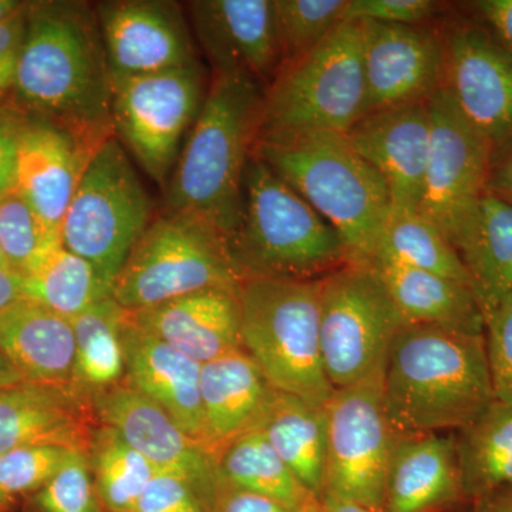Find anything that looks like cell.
Returning <instances> with one entry per match:
<instances>
[{"mask_svg": "<svg viewBox=\"0 0 512 512\" xmlns=\"http://www.w3.org/2000/svg\"><path fill=\"white\" fill-rule=\"evenodd\" d=\"M318 512H377L365 505L336 497L332 494H323L320 497Z\"/></svg>", "mask_w": 512, "mask_h": 512, "instance_id": "cell-50", "label": "cell"}, {"mask_svg": "<svg viewBox=\"0 0 512 512\" xmlns=\"http://www.w3.org/2000/svg\"><path fill=\"white\" fill-rule=\"evenodd\" d=\"M441 29L440 89L487 143L494 161L512 147V56L471 16H454Z\"/></svg>", "mask_w": 512, "mask_h": 512, "instance_id": "cell-13", "label": "cell"}, {"mask_svg": "<svg viewBox=\"0 0 512 512\" xmlns=\"http://www.w3.org/2000/svg\"><path fill=\"white\" fill-rule=\"evenodd\" d=\"M458 464L470 503L512 488V404H490L454 433Z\"/></svg>", "mask_w": 512, "mask_h": 512, "instance_id": "cell-31", "label": "cell"}, {"mask_svg": "<svg viewBox=\"0 0 512 512\" xmlns=\"http://www.w3.org/2000/svg\"><path fill=\"white\" fill-rule=\"evenodd\" d=\"M252 156L338 232L352 264L370 265L392 212L383 178L340 133H306L255 143Z\"/></svg>", "mask_w": 512, "mask_h": 512, "instance_id": "cell-4", "label": "cell"}, {"mask_svg": "<svg viewBox=\"0 0 512 512\" xmlns=\"http://www.w3.org/2000/svg\"><path fill=\"white\" fill-rule=\"evenodd\" d=\"M456 251L485 316L512 293V205L485 191Z\"/></svg>", "mask_w": 512, "mask_h": 512, "instance_id": "cell-28", "label": "cell"}, {"mask_svg": "<svg viewBox=\"0 0 512 512\" xmlns=\"http://www.w3.org/2000/svg\"><path fill=\"white\" fill-rule=\"evenodd\" d=\"M12 501L13 498L6 494L5 491L2 490V487H0V512L8 511Z\"/></svg>", "mask_w": 512, "mask_h": 512, "instance_id": "cell-53", "label": "cell"}, {"mask_svg": "<svg viewBox=\"0 0 512 512\" xmlns=\"http://www.w3.org/2000/svg\"><path fill=\"white\" fill-rule=\"evenodd\" d=\"M328 417L325 493L382 512L384 487L399 434L384 410L382 382L336 389Z\"/></svg>", "mask_w": 512, "mask_h": 512, "instance_id": "cell-12", "label": "cell"}, {"mask_svg": "<svg viewBox=\"0 0 512 512\" xmlns=\"http://www.w3.org/2000/svg\"><path fill=\"white\" fill-rule=\"evenodd\" d=\"M238 288L205 289L151 308L126 311V316L137 328L204 365L241 349Z\"/></svg>", "mask_w": 512, "mask_h": 512, "instance_id": "cell-23", "label": "cell"}, {"mask_svg": "<svg viewBox=\"0 0 512 512\" xmlns=\"http://www.w3.org/2000/svg\"><path fill=\"white\" fill-rule=\"evenodd\" d=\"M23 299L22 276L8 268H0V311Z\"/></svg>", "mask_w": 512, "mask_h": 512, "instance_id": "cell-48", "label": "cell"}, {"mask_svg": "<svg viewBox=\"0 0 512 512\" xmlns=\"http://www.w3.org/2000/svg\"><path fill=\"white\" fill-rule=\"evenodd\" d=\"M22 382H26L25 377L20 375L19 370L13 366L8 356L0 349V389Z\"/></svg>", "mask_w": 512, "mask_h": 512, "instance_id": "cell-51", "label": "cell"}, {"mask_svg": "<svg viewBox=\"0 0 512 512\" xmlns=\"http://www.w3.org/2000/svg\"><path fill=\"white\" fill-rule=\"evenodd\" d=\"M92 404L101 424L119 431L158 471L187 481L208 512L214 510L222 485L217 460L161 407L127 382L93 393Z\"/></svg>", "mask_w": 512, "mask_h": 512, "instance_id": "cell-15", "label": "cell"}, {"mask_svg": "<svg viewBox=\"0 0 512 512\" xmlns=\"http://www.w3.org/2000/svg\"><path fill=\"white\" fill-rule=\"evenodd\" d=\"M87 457L97 497L107 512L133 511L144 488L160 473L119 431L104 424L94 430Z\"/></svg>", "mask_w": 512, "mask_h": 512, "instance_id": "cell-35", "label": "cell"}, {"mask_svg": "<svg viewBox=\"0 0 512 512\" xmlns=\"http://www.w3.org/2000/svg\"><path fill=\"white\" fill-rule=\"evenodd\" d=\"M70 451L62 447L30 446L0 454V487L12 498L37 493L56 476Z\"/></svg>", "mask_w": 512, "mask_h": 512, "instance_id": "cell-39", "label": "cell"}, {"mask_svg": "<svg viewBox=\"0 0 512 512\" xmlns=\"http://www.w3.org/2000/svg\"><path fill=\"white\" fill-rule=\"evenodd\" d=\"M365 111L362 23L342 22L312 52L281 69L265 90L258 140L346 134Z\"/></svg>", "mask_w": 512, "mask_h": 512, "instance_id": "cell-7", "label": "cell"}, {"mask_svg": "<svg viewBox=\"0 0 512 512\" xmlns=\"http://www.w3.org/2000/svg\"><path fill=\"white\" fill-rule=\"evenodd\" d=\"M431 144L419 211L454 248L487 191L493 153L443 90L430 97Z\"/></svg>", "mask_w": 512, "mask_h": 512, "instance_id": "cell-14", "label": "cell"}, {"mask_svg": "<svg viewBox=\"0 0 512 512\" xmlns=\"http://www.w3.org/2000/svg\"><path fill=\"white\" fill-rule=\"evenodd\" d=\"M70 323L76 340L73 387L92 397L93 393L120 383L126 377L123 346L126 311L109 296Z\"/></svg>", "mask_w": 512, "mask_h": 512, "instance_id": "cell-32", "label": "cell"}, {"mask_svg": "<svg viewBox=\"0 0 512 512\" xmlns=\"http://www.w3.org/2000/svg\"><path fill=\"white\" fill-rule=\"evenodd\" d=\"M484 336L495 400L512 404V293L485 315Z\"/></svg>", "mask_w": 512, "mask_h": 512, "instance_id": "cell-40", "label": "cell"}, {"mask_svg": "<svg viewBox=\"0 0 512 512\" xmlns=\"http://www.w3.org/2000/svg\"><path fill=\"white\" fill-rule=\"evenodd\" d=\"M242 200L238 227L227 242L241 282L318 281L352 264L338 232L254 156L245 171Z\"/></svg>", "mask_w": 512, "mask_h": 512, "instance_id": "cell-5", "label": "cell"}, {"mask_svg": "<svg viewBox=\"0 0 512 512\" xmlns=\"http://www.w3.org/2000/svg\"><path fill=\"white\" fill-rule=\"evenodd\" d=\"M0 268H8V266L5 264V259H3L2 252H0Z\"/></svg>", "mask_w": 512, "mask_h": 512, "instance_id": "cell-54", "label": "cell"}, {"mask_svg": "<svg viewBox=\"0 0 512 512\" xmlns=\"http://www.w3.org/2000/svg\"><path fill=\"white\" fill-rule=\"evenodd\" d=\"M202 63L113 77L114 136L141 170L165 188L210 89Z\"/></svg>", "mask_w": 512, "mask_h": 512, "instance_id": "cell-11", "label": "cell"}, {"mask_svg": "<svg viewBox=\"0 0 512 512\" xmlns=\"http://www.w3.org/2000/svg\"><path fill=\"white\" fill-rule=\"evenodd\" d=\"M239 285L227 239L210 222L190 212L163 211L134 245L111 296L131 312Z\"/></svg>", "mask_w": 512, "mask_h": 512, "instance_id": "cell-8", "label": "cell"}, {"mask_svg": "<svg viewBox=\"0 0 512 512\" xmlns=\"http://www.w3.org/2000/svg\"><path fill=\"white\" fill-rule=\"evenodd\" d=\"M29 2L22 0H0V26L28 8Z\"/></svg>", "mask_w": 512, "mask_h": 512, "instance_id": "cell-52", "label": "cell"}, {"mask_svg": "<svg viewBox=\"0 0 512 512\" xmlns=\"http://www.w3.org/2000/svg\"><path fill=\"white\" fill-rule=\"evenodd\" d=\"M282 69L312 52L343 22L348 0H274Z\"/></svg>", "mask_w": 512, "mask_h": 512, "instance_id": "cell-36", "label": "cell"}, {"mask_svg": "<svg viewBox=\"0 0 512 512\" xmlns=\"http://www.w3.org/2000/svg\"><path fill=\"white\" fill-rule=\"evenodd\" d=\"M345 136L383 178L392 211L419 210L431 144L429 100L366 114Z\"/></svg>", "mask_w": 512, "mask_h": 512, "instance_id": "cell-19", "label": "cell"}, {"mask_svg": "<svg viewBox=\"0 0 512 512\" xmlns=\"http://www.w3.org/2000/svg\"><path fill=\"white\" fill-rule=\"evenodd\" d=\"M318 281L245 279L238 295L241 348L268 383L325 407L335 389L320 350Z\"/></svg>", "mask_w": 512, "mask_h": 512, "instance_id": "cell-6", "label": "cell"}, {"mask_svg": "<svg viewBox=\"0 0 512 512\" xmlns=\"http://www.w3.org/2000/svg\"><path fill=\"white\" fill-rule=\"evenodd\" d=\"M468 9L512 56V0H478L468 3Z\"/></svg>", "mask_w": 512, "mask_h": 512, "instance_id": "cell-45", "label": "cell"}, {"mask_svg": "<svg viewBox=\"0 0 512 512\" xmlns=\"http://www.w3.org/2000/svg\"><path fill=\"white\" fill-rule=\"evenodd\" d=\"M377 258L392 259L410 268L453 279L473 289L456 248L419 211L390 212L377 245Z\"/></svg>", "mask_w": 512, "mask_h": 512, "instance_id": "cell-34", "label": "cell"}, {"mask_svg": "<svg viewBox=\"0 0 512 512\" xmlns=\"http://www.w3.org/2000/svg\"><path fill=\"white\" fill-rule=\"evenodd\" d=\"M154 220L153 201L116 136L94 153L64 215V248L96 268L104 285L114 282L141 235Z\"/></svg>", "mask_w": 512, "mask_h": 512, "instance_id": "cell-9", "label": "cell"}, {"mask_svg": "<svg viewBox=\"0 0 512 512\" xmlns=\"http://www.w3.org/2000/svg\"><path fill=\"white\" fill-rule=\"evenodd\" d=\"M200 390L205 448L215 460L232 441L261 427L275 393L242 348L204 363Z\"/></svg>", "mask_w": 512, "mask_h": 512, "instance_id": "cell-25", "label": "cell"}, {"mask_svg": "<svg viewBox=\"0 0 512 512\" xmlns=\"http://www.w3.org/2000/svg\"><path fill=\"white\" fill-rule=\"evenodd\" d=\"M454 433L399 436L382 512H470Z\"/></svg>", "mask_w": 512, "mask_h": 512, "instance_id": "cell-22", "label": "cell"}, {"mask_svg": "<svg viewBox=\"0 0 512 512\" xmlns=\"http://www.w3.org/2000/svg\"><path fill=\"white\" fill-rule=\"evenodd\" d=\"M20 276L23 298L69 320L111 296L96 268L62 244L46 252Z\"/></svg>", "mask_w": 512, "mask_h": 512, "instance_id": "cell-33", "label": "cell"}, {"mask_svg": "<svg viewBox=\"0 0 512 512\" xmlns=\"http://www.w3.org/2000/svg\"><path fill=\"white\" fill-rule=\"evenodd\" d=\"M323 367L333 389L383 382L397 332L409 325L372 265L348 264L318 281Z\"/></svg>", "mask_w": 512, "mask_h": 512, "instance_id": "cell-10", "label": "cell"}, {"mask_svg": "<svg viewBox=\"0 0 512 512\" xmlns=\"http://www.w3.org/2000/svg\"><path fill=\"white\" fill-rule=\"evenodd\" d=\"M26 117L12 101L0 104V197L15 187L19 137Z\"/></svg>", "mask_w": 512, "mask_h": 512, "instance_id": "cell-44", "label": "cell"}, {"mask_svg": "<svg viewBox=\"0 0 512 512\" xmlns=\"http://www.w3.org/2000/svg\"><path fill=\"white\" fill-rule=\"evenodd\" d=\"M431 0H348L343 22H376L383 25H431L440 12Z\"/></svg>", "mask_w": 512, "mask_h": 512, "instance_id": "cell-41", "label": "cell"}, {"mask_svg": "<svg viewBox=\"0 0 512 512\" xmlns=\"http://www.w3.org/2000/svg\"><path fill=\"white\" fill-rule=\"evenodd\" d=\"M370 265L407 323L484 335V312L470 286L392 259L377 258Z\"/></svg>", "mask_w": 512, "mask_h": 512, "instance_id": "cell-27", "label": "cell"}, {"mask_svg": "<svg viewBox=\"0 0 512 512\" xmlns=\"http://www.w3.org/2000/svg\"><path fill=\"white\" fill-rule=\"evenodd\" d=\"M92 397L73 386L22 382L0 389V454L30 446L87 453L92 443Z\"/></svg>", "mask_w": 512, "mask_h": 512, "instance_id": "cell-20", "label": "cell"}, {"mask_svg": "<svg viewBox=\"0 0 512 512\" xmlns=\"http://www.w3.org/2000/svg\"><path fill=\"white\" fill-rule=\"evenodd\" d=\"M62 239L16 190L0 197V252L10 271L22 275Z\"/></svg>", "mask_w": 512, "mask_h": 512, "instance_id": "cell-37", "label": "cell"}, {"mask_svg": "<svg viewBox=\"0 0 512 512\" xmlns=\"http://www.w3.org/2000/svg\"><path fill=\"white\" fill-rule=\"evenodd\" d=\"M96 151L56 124L26 117L13 190L59 235L74 192Z\"/></svg>", "mask_w": 512, "mask_h": 512, "instance_id": "cell-21", "label": "cell"}, {"mask_svg": "<svg viewBox=\"0 0 512 512\" xmlns=\"http://www.w3.org/2000/svg\"><path fill=\"white\" fill-rule=\"evenodd\" d=\"M123 346L126 382L161 407L188 437L205 448L201 363L137 328L127 316Z\"/></svg>", "mask_w": 512, "mask_h": 512, "instance_id": "cell-24", "label": "cell"}, {"mask_svg": "<svg viewBox=\"0 0 512 512\" xmlns=\"http://www.w3.org/2000/svg\"><path fill=\"white\" fill-rule=\"evenodd\" d=\"M0 349L26 382L73 386L72 323L45 306L23 298L0 311Z\"/></svg>", "mask_w": 512, "mask_h": 512, "instance_id": "cell-26", "label": "cell"}, {"mask_svg": "<svg viewBox=\"0 0 512 512\" xmlns=\"http://www.w3.org/2000/svg\"><path fill=\"white\" fill-rule=\"evenodd\" d=\"M212 512H299L285 507L278 501L232 487L222 481Z\"/></svg>", "mask_w": 512, "mask_h": 512, "instance_id": "cell-46", "label": "cell"}, {"mask_svg": "<svg viewBox=\"0 0 512 512\" xmlns=\"http://www.w3.org/2000/svg\"><path fill=\"white\" fill-rule=\"evenodd\" d=\"M470 512H512V488L495 491L474 501Z\"/></svg>", "mask_w": 512, "mask_h": 512, "instance_id": "cell-49", "label": "cell"}, {"mask_svg": "<svg viewBox=\"0 0 512 512\" xmlns=\"http://www.w3.org/2000/svg\"><path fill=\"white\" fill-rule=\"evenodd\" d=\"M192 35L214 76L251 77L268 89L282 69L274 0H192Z\"/></svg>", "mask_w": 512, "mask_h": 512, "instance_id": "cell-17", "label": "cell"}, {"mask_svg": "<svg viewBox=\"0 0 512 512\" xmlns=\"http://www.w3.org/2000/svg\"><path fill=\"white\" fill-rule=\"evenodd\" d=\"M265 439L313 494L325 493L328 417L325 407L275 390L261 427Z\"/></svg>", "mask_w": 512, "mask_h": 512, "instance_id": "cell-29", "label": "cell"}, {"mask_svg": "<svg viewBox=\"0 0 512 512\" xmlns=\"http://www.w3.org/2000/svg\"><path fill=\"white\" fill-rule=\"evenodd\" d=\"M131 512H208L201 498L183 478L157 473Z\"/></svg>", "mask_w": 512, "mask_h": 512, "instance_id": "cell-42", "label": "cell"}, {"mask_svg": "<svg viewBox=\"0 0 512 512\" xmlns=\"http://www.w3.org/2000/svg\"><path fill=\"white\" fill-rule=\"evenodd\" d=\"M111 77H133L200 63L184 6L173 0L94 3Z\"/></svg>", "mask_w": 512, "mask_h": 512, "instance_id": "cell-16", "label": "cell"}, {"mask_svg": "<svg viewBox=\"0 0 512 512\" xmlns=\"http://www.w3.org/2000/svg\"><path fill=\"white\" fill-rule=\"evenodd\" d=\"M33 503L39 512H103L87 453L70 451L56 476L33 495Z\"/></svg>", "mask_w": 512, "mask_h": 512, "instance_id": "cell-38", "label": "cell"}, {"mask_svg": "<svg viewBox=\"0 0 512 512\" xmlns=\"http://www.w3.org/2000/svg\"><path fill=\"white\" fill-rule=\"evenodd\" d=\"M221 480L232 487L264 495L299 512H318L320 498L292 473L262 431L254 430L228 444L217 457Z\"/></svg>", "mask_w": 512, "mask_h": 512, "instance_id": "cell-30", "label": "cell"}, {"mask_svg": "<svg viewBox=\"0 0 512 512\" xmlns=\"http://www.w3.org/2000/svg\"><path fill=\"white\" fill-rule=\"evenodd\" d=\"M362 23L366 114L430 100L443 80L441 25Z\"/></svg>", "mask_w": 512, "mask_h": 512, "instance_id": "cell-18", "label": "cell"}, {"mask_svg": "<svg viewBox=\"0 0 512 512\" xmlns=\"http://www.w3.org/2000/svg\"><path fill=\"white\" fill-rule=\"evenodd\" d=\"M382 392L399 436L456 433L495 402L485 336L404 325L387 357Z\"/></svg>", "mask_w": 512, "mask_h": 512, "instance_id": "cell-2", "label": "cell"}, {"mask_svg": "<svg viewBox=\"0 0 512 512\" xmlns=\"http://www.w3.org/2000/svg\"><path fill=\"white\" fill-rule=\"evenodd\" d=\"M487 191L512 205V147L493 161Z\"/></svg>", "mask_w": 512, "mask_h": 512, "instance_id": "cell-47", "label": "cell"}, {"mask_svg": "<svg viewBox=\"0 0 512 512\" xmlns=\"http://www.w3.org/2000/svg\"><path fill=\"white\" fill-rule=\"evenodd\" d=\"M12 103L92 150L114 136L113 77L94 3L30 2Z\"/></svg>", "mask_w": 512, "mask_h": 512, "instance_id": "cell-1", "label": "cell"}, {"mask_svg": "<svg viewBox=\"0 0 512 512\" xmlns=\"http://www.w3.org/2000/svg\"><path fill=\"white\" fill-rule=\"evenodd\" d=\"M265 87L242 74L214 76L170 180L164 211L190 212L225 239L238 227L244 178L264 113Z\"/></svg>", "mask_w": 512, "mask_h": 512, "instance_id": "cell-3", "label": "cell"}, {"mask_svg": "<svg viewBox=\"0 0 512 512\" xmlns=\"http://www.w3.org/2000/svg\"><path fill=\"white\" fill-rule=\"evenodd\" d=\"M29 5L15 18L0 26V104L12 101L20 52L25 39Z\"/></svg>", "mask_w": 512, "mask_h": 512, "instance_id": "cell-43", "label": "cell"}]
</instances>
